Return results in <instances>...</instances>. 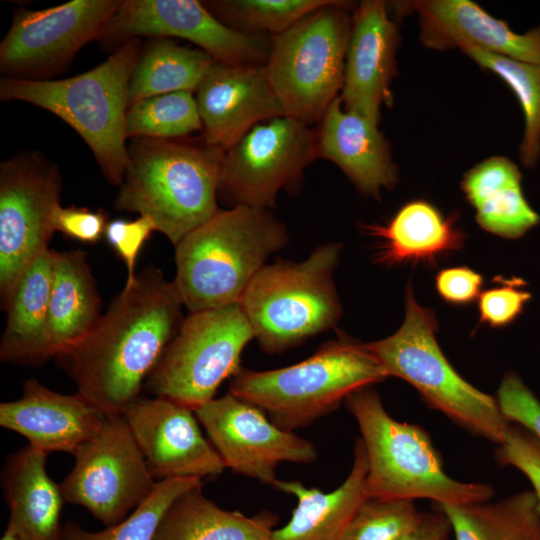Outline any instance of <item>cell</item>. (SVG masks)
<instances>
[{
    "instance_id": "obj_1",
    "label": "cell",
    "mask_w": 540,
    "mask_h": 540,
    "mask_svg": "<svg viewBox=\"0 0 540 540\" xmlns=\"http://www.w3.org/2000/svg\"><path fill=\"white\" fill-rule=\"evenodd\" d=\"M183 306L175 282L147 268L124 285L85 338L56 357L59 365L78 393L122 415L179 330Z\"/></svg>"
},
{
    "instance_id": "obj_2",
    "label": "cell",
    "mask_w": 540,
    "mask_h": 540,
    "mask_svg": "<svg viewBox=\"0 0 540 540\" xmlns=\"http://www.w3.org/2000/svg\"><path fill=\"white\" fill-rule=\"evenodd\" d=\"M127 151L116 209L150 218L174 246L219 210L224 150L204 141L133 138Z\"/></svg>"
},
{
    "instance_id": "obj_3",
    "label": "cell",
    "mask_w": 540,
    "mask_h": 540,
    "mask_svg": "<svg viewBox=\"0 0 540 540\" xmlns=\"http://www.w3.org/2000/svg\"><path fill=\"white\" fill-rule=\"evenodd\" d=\"M288 243L285 225L267 209H219L175 245L173 280L189 313L239 302L273 253Z\"/></svg>"
},
{
    "instance_id": "obj_4",
    "label": "cell",
    "mask_w": 540,
    "mask_h": 540,
    "mask_svg": "<svg viewBox=\"0 0 540 540\" xmlns=\"http://www.w3.org/2000/svg\"><path fill=\"white\" fill-rule=\"evenodd\" d=\"M140 54V39L134 38L100 65L70 78L1 77L0 99L30 103L62 119L89 146L106 180L120 186L128 165L129 84Z\"/></svg>"
},
{
    "instance_id": "obj_5",
    "label": "cell",
    "mask_w": 540,
    "mask_h": 540,
    "mask_svg": "<svg viewBox=\"0 0 540 540\" xmlns=\"http://www.w3.org/2000/svg\"><path fill=\"white\" fill-rule=\"evenodd\" d=\"M344 404L357 422L366 453V497L429 499L437 505L492 499L491 485L448 476L428 433L394 419L372 386L355 391Z\"/></svg>"
},
{
    "instance_id": "obj_6",
    "label": "cell",
    "mask_w": 540,
    "mask_h": 540,
    "mask_svg": "<svg viewBox=\"0 0 540 540\" xmlns=\"http://www.w3.org/2000/svg\"><path fill=\"white\" fill-rule=\"evenodd\" d=\"M388 377L365 343L342 333L296 364L266 371L241 367L231 378L229 393L293 432L335 411L355 391Z\"/></svg>"
},
{
    "instance_id": "obj_7",
    "label": "cell",
    "mask_w": 540,
    "mask_h": 540,
    "mask_svg": "<svg viewBox=\"0 0 540 540\" xmlns=\"http://www.w3.org/2000/svg\"><path fill=\"white\" fill-rule=\"evenodd\" d=\"M437 331L434 311L416 301L409 283L400 328L365 345L389 377L411 384L428 406L470 433L501 444L510 423L501 413L497 399L478 390L455 371L438 345Z\"/></svg>"
},
{
    "instance_id": "obj_8",
    "label": "cell",
    "mask_w": 540,
    "mask_h": 540,
    "mask_svg": "<svg viewBox=\"0 0 540 540\" xmlns=\"http://www.w3.org/2000/svg\"><path fill=\"white\" fill-rule=\"evenodd\" d=\"M341 251L340 243L322 244L303 261L279 260L256 273L238 303L262 350L284 352L338 323L333 273Z\"/></svg>"
},
{
    "instance_id": "obj_9",
    "label": "cell",
    "mask_w": 540,
    "mask_h": 540,
    "mask_svg": "<svg viewBox=\"0 0 540 540\" xmlns=\"http://www.w3.org/2000/svg\"><path fill=\"white\" fill-rule=\"evenodd\" d=\"M345 6L334 1L273 35L265 69L285 116L319 121L342 90L352 31Z\"/></svg>"
},
{
    "instance_id": "obj_10",
    "label": "cell",
    "mask_w": 540,
    "mask_h": 540,
    "mask_svg": "<svg viewBox=\"0 0 540 540\" xmlns=\"http://www.w3.org/2000/svg\"><path fill=\"white\" fill-rule=\"evenodd\" d=\"M254 332L239 303L190 313L147 378L143 390L193 411L212 400L241 368Z\"/></svg>"
},
{
    "instance_id": "obj_11",
    "label": "cell",
    "mask_w": 540,
    "mask_h": 540,
    "mask_svg": "<svg viewBox=\"0 0 540 540\" xmlns=\"http://www.w3.org/2000/svg\"><path fill=\"white\" fill-rule=\"evenodd\" d=\"M73 456L74 467L60 484L64 501L84 507L106 527L125 519L158 482L123 415H110Z\"/></svg>"
},
{
    "instance_id": "obj_12",
    "label": "cell",
    "mask_w": 540,
    "mask_h": 540,
    "mask_svg": "<svg viewBox=\"0 0 540 540\" xmlns=\"http://www.w3.org/2000/svg\"><path fill=\"white\" fill-rule=\"evenodd\" d=\"M59 168L36 151L0 164V294L4 304L28 265L53 235V212L60 205Z\"/></svg>"
},
{
    "instance_id": "obj_13",
    "label": "cell",
    "mask_w": 540,
    "mask_h": 540,
    "mask_svg": "<svg viewBox=\"0 0 540 540\" xmlns=\"http://www.w3.org/2000/svg\"><path fill=\"white\" fill-rule=\"evenodd\" d=\"M119 0H72L42 10H18L0 44L2 77L49 80L88 42L98 39Z\"/></svg>"
},
{
    "instance_id": "obj_14",
    "label": "cell",
    "mask_w": 540,
    "mask_h": 540,
    "mask_svg": "<svg viewBox=\"0 0 540 540\" xmlns=\"http://www.w3.org/2000/svg\"><path fill=\"white\" fill-rule=\"evenodd\" d=\"M316 157L317 134L309 125L285 115L259 123L225 151L218 195L233 206L269 210Z\"/></svg>"
},
{
    "instance_id": "obj_15",
    "label": "cell",
    "mask_w": 540,
    "mask_h": 540,
    "mask_svg": "<svg viewBox=\"0 0 540 540\" xmlns=\"http://www.w3.org/2000/svg\"><path fill=\"white\" fill-rule=\"evenodd\" d=\"M139 36L185 39L229 65L261 64L270 47L260 34L226 25L196 0H122L98 40L121 45Z\"/></svg>"
},
{
    "instance_id": "obj_16",
    "label": "cell",
    "mask_w": 540,
    "mask_h": 540,
    "mask_svg": "<svg viewBox=\"0 0 540 540\" xmlns=\"http://www.w3.org/2000/svg\"><path fill=\"white\" fill-rule=\"evenodd\" d=\"M195 414L226 468L274 488L279 464H311L318 457L310 441L279 428L263 410L229 392Z\"/></svg>"
},
{
    "instance_id": "obj_17",
    "label": "cell",
    "mask_w": 540,
    "mask_h": 540,
    "mask_svg": "<svg viewBox=\"0 0 540 540\" xmlns=\"http://www.w3.org/2000/svg\"><path fill=\"white\" fill-rule=\"evenodd\" d=\"M122 415L155 479L201 480L226 468L192 409L167 398L140 396Z\"/></svg>"
},
{
    "instance_id": "obj_18",
    "label": "cell",
    "mask_w": 540,
    "mask_h": 540,
    "mask_svg": "<svg viewBox=\"0 0 540 540\" xmlns=\"http://www.w3.org/2000/svg\"><path fill=\"white\" fill-rule=\"evenodd\" d=\"M196 91L203 141L224 151L261 121L285 115L265 65L216 61Z\"/></svg>"
},
{
    "instance_id": "obj_19",
    "label": "cell",
    "mask_w": 540,
    "mask_h": 540,
    "mask_svg": "<svg viewBox=\"0 0 540 540\" xmlns=\"http://www.w3.org/2000/svg\"><path fill=\"white\" fill-rule=\"evenodd\" d=\"M398 29L380 0L361 2L352 16L340 96L345 110L378 124L382 105L392 106Z\"/></svg>"
},
{
    "instance_id": "obj_20",
    "label": "cell",
    "mask_w": 540,
    "mask_h": 540,
    "mask_svg": "<svg viewBox=\"0 0 540 540\" xmlns=\"http://www.w3.org/2000/svg\"><path fill=\"white\" fill-rule=\"evenodd\" d=\"M110 415L78 392L57 393L36 379L24 382L19 399L0 404V425L47 454L61 451L74 455Z\"/></svg>"
},
{
    "instance_id": "obj_21",
    "label": "cell",
    "mask_w": 540,
    "mask_h": 540,
    "mask_svg": "<svg viewBox=\"0 0 540 540\" xmlns=\"http://www.w3.org/2000/svg\"><path fill=\"white\" fill-rule=\"evenodd\" d=\"M419 15L421 40L432 49L476 47L526 63H540V27L519 34L469 0H421L408 4Z\"/></svg>"
},
{
    "instance_id": "obj_22",
    "label": "cell",
    "mask_w": 540,
    "mask_h": 540,
    "mask_svg": "<svg viewBox=\"0 0 540 540\" xmlns=\"http://www.w3.org/2000/svg\"><path fill=\"white\" fill-rule=\"evenodd\" d=\"M320 121L317 157L335 163L367 196L378 199L382 188L395 186L398 170L378 124L345 110L338 96Z\"/></svg>"
},
{
    "instance_id": "obj_23",
    "label": "cell",
    "mask_w": 540,
    "mask_h": 540,
    "mask_svg": "<svg viewBox=\"0 0 540 540\" xmlns=\"http://www.w3.org/2000/svg\"><path fill=\"white\" fill-rule=\"evenodd\" d=\"M363 229L377 240L375 261L386 266L433 264L460 251L465 241L456 214L444 216L422 199L404 204L385 224H367Z\"/></svg>"
},
{
    "instance_id": "obj_24",
    "label": "cell",
    "mask_w": 540,
    "mask_h": 540,
    "mask_svg": "<svg viewBox=\"0 0 540 540\" xmlns=\"http://www.w3.org/2000/svg\"><path fill=\"white\" fill-rule=\"evenodd\" d=\"M354 458L344 482L331 492L308 488L298 481L279 480L276 489L292 494L297 505L269 540H342L351 518L365 500L367 458L361 438L354 444Z\"/></svg>"
},
{
    "instance_id": "obj_25",
    "label": "cell",
    "mask_w": 540,
    "mask_h": 540,
    "mask_svg": "<svg viewBox=\"0 0 540 540\" xmlns=\"http://www.w3.org/2000/svg\"><path fill=\"white\" fill-rule=\"evenodd\" d=\"M44 338L45 361L85 338L100 316L101 298L82 250L55 251Z\"/></svg>"
},
{
    "instance_id": "obj_26",
    "label": "cell",
    "mask_w": 540,
    "mask_h": 540,
    "mask_svg": "<svg viewBox=\"0 0 540 540\" xmlns=\"http://www.w3.org/2000/svg\"><path fill=\"white\" fill-rule=\"evenodd\" d=\"M47 455L28 444L9 457L3 470L8 523L23 540H60L62 536L65 501L60 485L47 473Z\"/></svg>"
},
{
    "instance_id": "obj_27",
    "label": "cell",
    "mask_w": 540,
    "mask_h": 540,
    "mask_svg": "<svg viewBox=\"0 0 540 540\" xmlns=\"http://www.w3.org/2000/svg\"><path fill=\"white\" fill-rule=\"evenodd\" d=\"M53 254L46 248L24 270L3 304L7 312L0 342L3 362H45L44 338L52 289Z\"/></svg>"
},
{
    "instance_id": "obj_28",
    "label": "cell",
    "mask_w": 540,
    "mask_h": 540,
    "mask_svg": "<svg viewBox=\"0 0 540 540\" xmlns=\"http://www.w3.org/2000/svg\"><path fill=\"white\" fill-rule=\"evenodd\" d=\"M278 517L263 511L247 516L220 508L202 485L178 497L163 515L154 540H269Z\"/></svg>"
},
{
    "instance_id": "obj_29",
    "label": "cell",
    "mask_w": 540,
    "mask_h": 540,
    "mask_svg": "<svg viewBox=\"0 0 540 540\" xmlns=\"http://www.w3.org/2000/svg\"><path fill=\"white\" fill-rule=\"evenodd\" d=\"M521 179L516 165L493 163L465 182L462 191L476 210L481 228L499 237L517 239L540 223V216L524 197Z\"/></svg>"
},
{
    "instance_id": "obj_30",
    "label": "cell",
    "mask_w": 540,
    "mask_h": 540,
    "mask_svg": "<svg viewBox=\"0 0 540 540\" xmlns=\"http://www.w3.org/2000/svg\"><path fill=\"white\" fill-rule=\"evenodd\" d=\"M456 540H540V504L533 490L495 502L437 505Z\"/></svg>"
},
{
    "instance_id": "obj_31",
    "label": "cell",
    "mask_w": 540,
    "mask_h": 540,
    "mask_svg": "<svg viewBox=\"0 0 540 540\" xmlns=\"http://www.w3.org/2000/svg\"><path fill=\"white\" fill-rule=\"evenodd\" d=\"M201 49L158 38L141 52L129 84V106L148 97L197 90L214 65Z\"/></svg>"
},
{
    "instance_id": "obj_32",
    "label": "cell",
    "mask_w": 540,
    "mask_h": 540,
    "mask_svg": "<svg viewBox=\"0 0 540 540\" xmlns=\"http://www.w3.org/2000/svg\"><path fill=\"white\" fill-rule=\"evenodd\" d=\"M460 49L501 78L518 98L525 119L520 159L525 167H534L540 157V63L517 61L471 46Z\"/></svg>"
},
{
    "instance_id": "obj_33",
    "label": "cell",
    "mask_w": 540,
    "mask_h": 540,
    "mask_svg": "<svg viewBox=\"0 0 540 540\" xmlns=\"http://www.w3.org/2000/svg\"><path fill=\"white\" fill-rule=\"evenodd\" d=\"M202 130L196 98L190 91L160 94L128 107L127 138L176 139Z\"/></svg>"
},
{
    "instance_id": "obj_34",
    "label": "cell",
    "mask_w": 540,
    "mask_h": 540,
    "mask_svg": "<svg viewBox=\"0 0 540 540\" xmlns=\"http://www.w3.org/2000/svg\"><path fill=\"white\" fill-rule=\"evenodd\" d=\"M200 485L202 481L197 478L160 480L151 495L119 523L89 532L69 522L63 526L60 540H154L159 523L172 503Z\"/></svg>"
},
{
    "instance_id": "obj_35",
    "label": "cell",
    "mask_w": 540,
    "mask_h": 540,
    "mask_svg": "<svg viewBox=\"0 0 540 540\" xmlns=\"http://www.w3.org/2000/svg\"><path fill=\"white\" fill-rule=\"evenodd\" d=\"M335 0H225L204 4L220 21L245 33L280 34Z\"/></svg>"
},
{
    "instance_id": "obj_36",
    "label": "cell",
    "mask_w": 540,
    "mask_h": 540,
    "mask_svg": "<svg viewBox=\"0 0 540 540\" xmlns=\"http://www.w3.org/2000/svg\"><path fill=\"white\" fill-rule=\"evenodd\" d=\"M422 517L414 501L367 497L357 508L342 540H404Z\"/></svg>"
},
{
    "instance_id": "obj_37",
    "label": "cell",
    "mask_w": 540,
    "mask_h": 540,
    "mask_svg": "<svg viewBox=\"0 0 540 540\" xmlns=\"http://www.w3.org/2000/svg\"><path fill=\"white\" fill-rule=\"evenodd\" d=\"M478 298L479 324L498 329L511 325L523 313L532 295L518 277H496Z\"/></svg>"
},
{
    "instance_id": "obj_38",
    "label": "cell",
    "mask_w": 540,
    "mask_h": 540,
    "mask_svg": "<svg viewBox=\"0 0 540 540\" xmlns=\"http://www.w3.org/2000/svg\"><path fill=\"white\" fill-rule=\"evenodd\" d=\"M494 458L501 466L521 471L531 482L540 504V438L510 423L503 442L495 449Z\"/></svg>"
},
{
    "instance_id": "obj_39",
    "label": "cell",
    "mask_w": 540,
    "mask_h": 540,
    "mask_svg": "<svg viewBox=\"0 0 540 540\" xmlns=\"http://www.w3.org/2000/svg\"><path fill=\"white\" fill-rule=\"evenodd\" d=\"M501 413L540 438V401L513 371L507 372L496 397Z\"/></svg>"
},
{
    "instance_id": "obj_40",
    "label": "cell",
    "mask_w": 540,
    "mask_h": 540,
    "mask_svg": "<svg viewBox=\"0 0 540 540\" xmlns=\"http://www.w3.org/2000/svg\"><path fill=\"white\" fill-rule=\"evenodd\" d=\"M153 231H156L155 225L146 216H139L135 220L114 219L108 222L105 239L126 265L125 286L135 281L137 257Z\"/></svg>"
},
{
    "instance_id": "obj_41",
    "label": "cell",
    "mask_w": 540,
    "mask_h": 540,
    "mask_svg": "<svg viewBox=\"0 0 540 540\" xmlns=\"http://www.w3.org/2000/svg\"><path fill=\"white\" fill-rule=\"evenodd\" d=\"M107 214L85 207H62L59 205L53 212L54 231L61 232L67 238L88 244H95L105 237L108 224Z\"/></svg>"
},
{
    "instance_id": "obj_42",
    "label": "cell",
    "mask_w": 540,
    "mask_h": 540,
    "mask_svg": "<svg viewBox=\"0 0 540 540\" xmlns=\"http://www.w3.org/2000/svg\"><path fill=\"white\" fill-rule=\"evenodd\" d=\"M483 276L467 266L443 268L435 275V289L442 300L456 306L473 303L479 298Z\"/></svg>"
},
{
    "instance_id": "obj_43",
    "label": "cell",
    "mask_w": 540,
    "mask_h": 540,
    "mask_svg": "<svg viewBox=\"0 0 540 540\" xmlns=\"http://www.w3.org/2000/svg\"><path fill=\"white\" fill-rule=\"evenodd\" d=\"M452 531L446 515L437 507L422 512L418 526L404 540H447Z\"/></svg>"
},
{
    "instance_id": "obj_44",
    "label": "cell",
    "mask_w": 540,
    "mask_h": 540,
    "mask_svg": "<svg viewBox=\"0 0 540 540\" xmlns=\"http://www.w3.org/2000/svg\"><path fill=\"white\" fill-rule=\"evenodd\" d=\"M1 540H23L17 530L10 524L7 527L1 537Z\"/></svg>"
}]
</instances>
